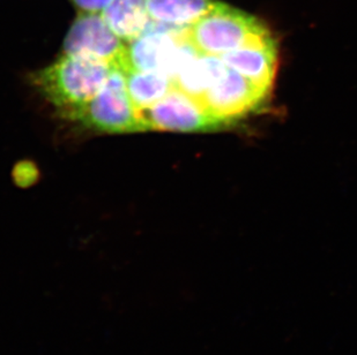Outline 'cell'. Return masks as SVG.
I'll return each mask as SVG.
<instances>
[{
    "label": "cell",
    "mask_w": 357,
    "mask_h": 355,
    "mask_svg": "<svg viewBox=\"0 0 357 355\" xmlns=\"http://www.w3.org/2000/svg\"><path fill=\"white\" fill-rule=\"evenodd\" d=\"M214 3V0H147L152 21L175 28L191 27Z\"/></svg>",
    "instance_id": "obj_10"
},
{
    "label": "cell",
    "mask_w": 357,
    "mask_h": 355,
    "mask_svg": "<svg viewBox=\"0 0 357 355\" xmlns=\"http://www.w3.org/2000/svg\"><path fill=\"white\" fill-rule=\"evenodd\" d=\"M138 112L146 131L213 132L223 128L202 103L176 87L156 104Z\"/></svg>",
    "instance_id": "obj_6"
},
{
    "label": "cell",
    "mask_w": 357,
    "mask_h": 355,
    "mask_svg": "<svg viewBox=\"0 0 357 355\" xmlns=\"http://www.w3.org/2000/svg\"><path fill=\"white\" fill-rule=\"evenodd\" d=\"M266 98L267 94L226 65L202 97V104L226 127L256 111Z\"/></svg>",
    "instance_id": "obj_7"
},
{
    "label": "cell",
    "mask_w": 357,
    "mask_h": 355,
    "mask_svg": "<svg viewBox=\"0 0 357 355\" xmlns=\"http://www.w3.org/2000/svg\"><path fill=\"white\" fill-rule=\"evenodd\" d=\"M81 12L86 13H102V10L112 3V0H72Z\"/></svg>",
    "instance_id": "obj_13"
},
{
    "label": "cell",
    "mask_w": 357,
    "mask_h": 355,
    "mask_svg": "<svg viewBox=\"0 0 357 355\" xmlns=\"http://www.w3.org/2000/svg\"><path fill=\"white\" fill-rule=\"evenodd\" d=\"M128 97L137 111L145 110L161 101L174 86L172 79L155 72H125Z\"/></svg>",
    "instance_id": "obj_12"
},
{
    "label": "cell",
    "mask_w": 357,
    "mask_h": 355,
    "mask_svg": "<svg viewBox=\"0 0 357 355\" xmlns=\"http://www.w3.org/2000/svg\"><path fill=\"white\" fill-rule=\"evenodd\" d=\"M186 29L163 24H159V28L151 26L145 34L128 44L124 72H155L174 82L182 68L199 54L190 43Z\"/></svg>",
    "instance_id": "obj_3"
},
{
    "label": "cell",
    "mask_w": 357,
    "mask_h": 355,
    "mask_svg": "<svg viewBox=\"0 0 357 355\" xmlns=\"http://www.w3.org/2000/svg\"><path fill=\"white\" fill-rule=\"evenodd\" d=\"M221 61L265 94H270L277 73V44L273 37L223 54Z\"/></svg>",
    "instance_id": "obj_8"
},
{
    "label": "cell",
    "mask_w": 357,
    "mask_h": 355,
    "mask_svg": "<svg viewBox=\"0 0 357 355\" xmlns=\"http://www.w3.org/2000/svg\"><path fill=\"white\" fill-rule=\"evenodd\" d=\"M114 68L102 61L63 54L35 74L33 81L40 94L68 118L101 91Z\"/></svg>",
    "instance_id": "obj_1"
},
{
    "label": "cell",
    "mask_w": 357,
    "mask_h": 355,
    "mask_svg": "<svg viewBox=\"0 0 357 355\" xmlns=\"http://www.w3.org/2000/svg\"><path fill=\"white\" fill-rule=\"evenodd\" d=\"M101 15L125 43L137 40L152 26L147 0H112Z\"/></svg>",
    "instance_id": "obj_9"
},
{
    "label": "cell",
    "mask_w": 357,
    "mask_h": 355,
    "mask_svg": "<svg viewBox=\"0 0 357 355\" xmlns=\"http://www.w3.org/2000/svg\"><path fill=\"white\" fill-rule=\"evenodd\" d=\"M94 131L132 133L146 131L145 125L126 89L125 72L114 68L101 91L87 104L68 116Z\"/></svg>",
    "instance_id": "obj_4"
},
{
    "label": "cell",
    "mask_w": 357,
    "mask_h": 355,
    "mask_svg": "<svg viewBox=\"0 0 357 355\" xmlns=\"http://www.w3.org/2000/svg\"><path fill=\"white\" fill-rule=\"evenodd\" d=\"M225 68L226 64L221 58L199 54L179 72L174 80V86L202 103V97Z\"/></svg>",
    "instance_id": "obj_11"
},
{
    "label": "cell",
    "mask_w": 357,
    "mask_h": 355,
    "mask_svg": "<svg viewBox=\"0 0 357 355\" xmlns=\"http://www.w3.org/2000/svg\"><path fill=\"white\" fill-rule=\"evenodd\" d=\"M186 34L199 54L219 58L272 37L256 17L220 1L188 28Z\"/></svg>",
    "instance_id": "obj_2"
},
{
    "label": "cell",
    "mask_w": 357,
    "mask_h": 355,
    "mask_svg": "<svg viewBox=\"0 0 357 355\" xmlns=\"http://www.w3.org/2000/svg\"><path fill=\"white\" fill-rule=\"evenodd\" d=\"M64 54L126 70L128 44L109 28L101 13L79 14L64 40Z\"/></svg>",
    "instance_id": "obj_5"
}]
</instances>
